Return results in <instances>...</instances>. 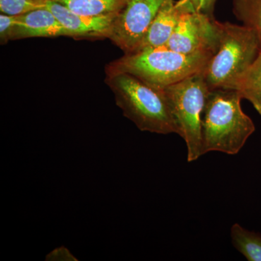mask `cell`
Masks as SVG:
<instances>
[{
  "label": "cell",
  "mask_w": 261,
  "mask_h": 261,
  "mask_svg": "<svg viewBox=\"0 0 261 261\" xmlns=\"http://www.w3.org/2000/svg\"><path fill=\"white\" fill-rule=\"evenodd\" d=\"M45 260L49 261H78L76 257L73 255L67 247H57L46 256Z\"/></svg>",
  "instance_id": "obj_17"
},
{
  "label": "cell",
  "mask_w": 261,
  "mask_h": 261,
  "mask_svg": "<svg viewBox=\"0 0 261 261\" xmlns=\"http://www.w3.org/2000/svg\"><path fill=\"white\" fill-rule=\"evenodd\" d=\"M46 8L59 20L67 33V37L75 39H109L115 19L119 14L87 16L77 14L51 0H48Z\"/></svg>",
  "instance_id": "obj_8"
},
{
  "label": "cell",
  "mask_w": 261,
  "mask_h": 261,
  "mask_svg": "<svg viewBox=\"0 0 261 261\" xmlns=\"http://www.w3.org/2000/svg\"><path fill=\"white\" fill-rule=\"evenodd\" d=\"M234 90L238 91L261 115V49L250 68L238 80Z\"/></svg>",
  "instance_id": "obj_12"
},
{
  "label": "cell",
  "mask_w": 261,
  "mask_h": 261,
  "mask_svg": "<svg viewBox=\"0 0 261 261\" xmlns=\"http://www.w3.org/2000/svg\"><path fill=\"white\" fill-rule=\"evenodd\" d=\"M181 135L186 142L187 161L202 155V118L211 89L202 72L164 88Z\"/></svg>",
  "instance_id": "obj_5"
},
{
  "label": "cell",
  "mask_w": 261,
  "mask_h": 261,
  "mask_svg": "<svg viewBox=\"0 0 261 261\" xmlns=\"http://www.w3.org/2000/svg\"><path fill=\"white\" fill-rule=\"evenodd\" d=\"M243 98L234 89L211 90L202 118V152L236 154L254 133L255 124L243 112Z\"/></svg>",
  "instance_id": "obj_2"
},
{
  "label": "cell",
  "mask_w": 261,
  "mask_h": 261,
  "mask_svg": "<svg viewBox=\"0 0 261 261\" xmlns=\"http://www.w3.org/2000/svg\"><path fill=\"white\" fill-rule=\"evenodd\" d=\"M66 7L77 14L97 16L118 14L128 0H51Z\"/></svg>",
  "instance_id": "obj_11"
},
{
  "label": "cell",
  "mask_w": 261,
  "mask_h": 261,
  "mask_svg": "<svg viewBox=\"0 0 261 261\" xmlns=\"http://www.w3.org/2000/svg\"><path fill=\"white\" fill-rule=\"evenodd\" d=\"M233 12L243 25L256 34L261 49V0H233Z\"/></svg>",
  "instance_id": "obj_14"
},
{
  "label": "cell",
  "mask_w": 261,
  "mask_h": 261,
  "mask_svg": "<svg viewBox=\"0 0 261 261\" xmlns=\"http://www.w3.org/2000/svg\"><path fill=\"white\" fill-rule=\"evenodd\" d=\"M48 0H0V11L3 14H25L33 10L46 8Z\"/></svg>",
  "instance_id": "obj_15"
},
{
  "label": "cell",
  "mask_w": 261,
  "mask_h": 261,
  "mask_svg": "<svg viewBox=\"0 0 261 261\" xmlns=\"http://www.w3.org/2000/svg\"><path fill=\"white\" fill-rule=\"evenodd\" d=\"M106 82L123 116L139 129L159 135H181L164 89L128 73L107 75Z\"/></svg>",
  "instance_id": "obj_1"
},
{
  "label": "cell",
  "mask_w": 261,
  "mask_h": 261,
  "mask_svg": "<svg viewBox=\"0 0 261 261\" xmlns=\"http://www.w3.org/2000/svg\"><path fill=\"white\" fill-rule=\"evenodd\" d=\"M218 50L202 71L211 90L234 89L260 51L256 34L245 25L219 22Z\"/></svg>",
  "instance_id": "obj_4"
},
{
  "label": "cell",
  "mask_w": 261,
  "mask_h": 261,
  "mask_svg": "<svg viewBox=\"0 0 261 261\" xmlns=\"http://www.w3.org/2000/svg\"><path fill=\"white\" fill-rule=\"evenodd\" d=\"M67 37V33L55 15L47 8L18 15L13 39Z\"/></svg>",
  "instance_id": "obj_10"
},
{
  "label": "cell",
  "mask_w": 261,
  "mask_h": 261,
  "mask_svg": "<svg viewBox=\"0 0 261 261\" xmlns=\"http://www.w3.org/2000/svg\"><path fill=\"white\" fill-rule=\"evenodd\" d=\"M231 238L233 247L249 261H261V235L248 231L240 224L231 228Z\"/></svg>",
  "instance_id": "obj_13"
},
{
  "label": "cell",
  "mask_w": 261,
  "mask_h": 261,
  "mask_svg": "<svg viewBox=\"0 0 261 261\" xmlns=\"http://www.w3.org/2000/svg\"><path fill=\"white\" fill-rule=\"evenodd\" d=\"M166 0H128L117 15L109 39L125 54L137 50Z\"/></svg>",
  "instance_id": "obj_7"
},
{
  "label": "cell",
  "mask_w": 261,
  "mask_h": 261,
  "mask_svg": "<svg viewBox=\"0 0 261 261\" xmlns=\"http://www.w3.org/2000/svg\"><path fill=\"white\" fill-rule=\"evenodd\" d=\"M17 16L1 13L0 15V42L7 44L13 39Z\"/></svg>",
  "instance_id": "obj_16"
},
{
  "label": "cell",
  "mask_w": 261,
  "mask_h": 261,
  "mask_svg": "<svg viewBox=\"0 0 261 261\" xmlns=\"http://www.w3.org/2000/svg\"><path fill=\"white\" fill-rule=\"evenodd\" d=\"M193 10L191 0H166L135 51L166 46L183 15Z\"/></svg>",
  "instance_id": "obj_9"
},
{
  "label": "cell",
  "mask_w": 261,
  "mask_h": 261,
  "mask_svg": "<svg viewBox=\"0 0 261 261\" xmlns=\"http://www.w3.org/2000/svg\"><path fill=\"white\" fill-rule=\"evenodd\" d=\"M214 55H186L164 47L147 48L124 54L106 66V75L128 73L164 89L205 69Z\"/></svg>",
  "instance_id": "obj_3"
},
{
  "label": "cell",
  "mask_w": 261,
  "mask_h": 261,
  "mask_svg": "<svg viewBox=\"0 0 261 261\" xmlns=\"http://www.w3.org/2000/svg\"><path fill=\"white\" fill-rule=\"evenodd\" d=\"M219 37V21L193 10L181 17L166 47L182 54L215 55Z\"/></svg>",
  "instance_id": "obj_6"
},
{
  "label": "cell",
  "mask_w": 261,
  "mask_h": 261,
  "mask_svg": "<svg viewBox=\"0 0 261 261\" xmlns=\"http://www.w3.org/2000/svg\"><path fill=\"white\" fill-rule=\"evenodd\" d=\"M196 11L214 18V5L216 0H191Z\"/></svg>",
  "instance_id": "obj_18"
}]
</instances>
